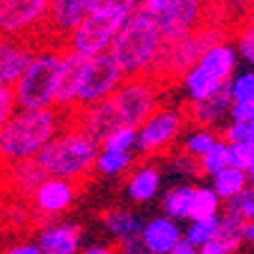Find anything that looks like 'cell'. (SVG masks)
Wrapping results in <instances>:
<instances>
[{"mask_svg":"<svg viewBox=\"0 0 254 254\" xmlns=\"http://www.w3.org/2000/svg\"><path fill=\"white\" fill-rule=\"evenodd\" d=\"M69 122V115L55 108L48 110H16L5 126H0V163L37 158L39 151Z\"/></svg>","mask_w":254,"mask_h":254,"instance_id":"6da1fadb","label":"cell"},{"mask_svg":"<svg viewBox=\"0 0 254 254\" xmlns=\"http://www.w3.org/2000/svg\"><path fill=\"white\" fill-rule=\"evenodd\" d=\"M101 151V144L83 133L73 122H66L53 140L39 151L37 163L46 172V177L64 179L78 184L94 172V160Z\"/></svg>","mask_w":254,"mask_h":254,"instance_id":"7a4b0ae2","label":"cell"},{"mask_svg":"<svg viewBox=\"0 0 254 254\" xmlns=\"http://www.w3.org/2000/svg\"><path fill=\"white\" fill-rule=\"evenodd\" d=\"M160 48L163 39L151 14H126L124 25L115 35L108 55L115 60L124 78H137L151 73Z\"/></svg>","mask_w":254,"mask_h":254,"instance_id":"3957f363","label":"cell"},{"mask_svg":"<svg viewBox=\"0 0 254 254\" xmlns=\"http://www.w3.org/2000/svg\"><path fill=\"white\" fill-rule=\"evenodd\" d=\"M64 48L60 44L53 46H37L28 69L14 85L18 110H48L55 108L58 85L62 76Z\"/></svg>","mask_w":254,"mask_h":254,"instance_id":"277c9868","label":"cell"},{"mask_svg":"<svg viewBox=\"0 0 254 254\" xmlns=\"http://www.w3.org/2000/svg\"><path fill=\"white\" fill-rule=\"evenodd\" d=\"M218 42H227V25L225 23H215V21H204V25L188 35L181 42L174 44H165L160 48L158 58H156L151 73L149 76L158 80L160 85L179 80L184 71H188L190 66L195 64L199 55L206 51L208 46Z\"/></svg>","mask_w":254,"mask_h":254,"instance_id":"5b68a950","label":"cell"},{"mask_svg":"<svg viewBox=\"0 0 254 254\" xmlns=\"http://www.w3.org/2000/svg\"><path fill=\"white\" fill-rule=\"evenodd\" d=\"M124 21H126V9L122 2L110 7V9H103V12H92L62 42V48L66 53H73L83 60L103 55L110 51L115 35L124 25Z\"/></svg>","mask_w":254,"mask_h":254,"instance_id":"8992f818","label":"cell"},{"mask_svg":"<svg viewBox=\"0 0 254 254\" xmlns=\"http://www.w3.org/2000/svg\"><path fill=\"white\" fill-rule=\"evenodd\" d=\"M119 126L140 128L163 106V85L151 76L124 78V83L110 96Z\"/></svg>","mask_w":254,"mask_h":254,"instance_id":"52a82bcc","label":"cell"},{"mask_svg":"<svg viewBox=\"0 0 254 254\" xmlns=\"http://www.w3.org/2000/svg\"><path fill=\"white\" fill-rule=\"evenodd\" d=\"M184 110L172 106H160L151 117L135 128V151L142 156H156L170 151L184 135L186 128Z\"/></svg>","mask_w":254,"mask_h":254,"instance_id":"ba28073f","label":"cell"},{"mask_svg":"<svg viewBox=\"0 0 254 254\" xmlns=\"http://www.w3.org/2000/svg\"><path fill=\"white\" fill-rule=\"evenodd\" d=\"M122 83H124V73L119 71V66L108 53L83 60L80 78H78L76 110L110 99Z\"/></svg>","mask_w":254,"mask_h":254,"instance_id":"9c48e42d","label":"cell"},{"mask_svg":"<svg viewBox=\"0 0 254 254\" xmlns=\"http://www.w3.org/2000/svg\"><path fill=\"white\" fill-rule=\"evenodd\" d=\"M208 12V0H172L160 12H156L154 23L165 44H174L192 35L199 25H204Z\"/></svg>","mask_w":254,"mask_h":254,"instance_id":"30bf717a","label":"cell"},{"mask_svg":"<svg viewBox=\"0 0 254 254\" xmlns=\"http://www.w3.org/2000/svg\"><path fill=\"white\" fill-rule=\"evenodd\" d=\"M51 0H0V35L35 42V32L46 28Z\"/></svg>","mask_w":254,"mask_h":254,"instance_id":"8fae6325","label":"cell"},{"mask_svg":"<svg viewBox=\"0 0 254 254\" xmlns=\"http://www.w3.org/2000/svg\"><path fill=\"white\" fill-rule=\"evenodd\" d=\"M78 197V186L64 181V179L48 177L42 181V186L30 197L32 215L42 220H53L62 213H66Z\"/></svg>","mask_w":254,"mask_h":254,"instance_id":"7c38bea8","label":"cell"},{"mask_svg":"<svg viewBox=\"0 0 254 254\" xmlns=\"http://www.w3.org/2000/svg\"><path fill=\"white\" fill-rule=\"evenodd\" d=\"M35 245L42 254H80L83 229L69 220H51L37 229Z\"/></svg>","mask_w":254,"mask_h":254,"instance_id":"4fadbf2b","label":"cell"},{"mask_svg":"<svg viewBox=\"0 0 254 254\" xmlns=\"http://www.w3.org/2000/svg\"><path fill=\"white\" fill-rule=\"evenodd\" d=\"M39 44L30 39H12L0 35V85L14 87L16 80L28 69L30 60Z\"/></svg>","mask_w":254,"mask_h":254,"instance_id":"5bb4252c","label":"cell"},{"mask_svg":"<svg viewBox=\"0 0 254 254\" xmlns=\"http://www.w3.org/2000/svg\"><path fill=\"white\" fill-rule=\"evenodd\" d=\"M89 14L87 0H51L48 5V16H46V28L55 44L62 46L66 37L80 25L85 16Z\"/></svg>","mask_w":254,"mask_h":254,"instance_id":"9a60e30c","label":"cell"},{"mask_svg":"<svg viewBox=\"0 0 254 254\" xmlns=\"http://www.w3.org/2000/svg\"><path fill=\"white\" fill-rule=\"evenodd\" d=\"M69 119L83 130V133H87L92 140L99 142V144L106 140L115 128H119V119H117V113H115L110 99L99 101L94 106L80 108V110H76Z\"/></svg>","mask_w":254,"mask_h":254,"instance_id":"2e32d148","label":"cell"},{"mask_svg":"<svg viewBox=\"0 0 254 254\" xmlns=\"http://www.w3.org/2000/svg\"><path fill=\"white\" fill-rule=\"evenodd\" d=\"M181 238H184L181 225L165 215H156V218L142 222L140 241L147 254H170Z\"/></svg>","mask_w":254,"mask_h":254,"instance_id":"e0dca14e","label":"cell"},{"mask_svg":"<svg viewBox=\"0 0 254 254\" xmlns=\"http://www.w3.org/2000/svg\"><path fill=\"white\" fill-rule=\"evenodd\" d=\"M46 177V172L42 170V165L35 158L30 160H16L5 165V174H2V188H7L16 199H30L42 181Z\"/></svg>","mask_w":254,"mask_h":254,"instance_id":"ac0fdd59","label":"cell"},{"mask_svg":"<svg viewBox=\"0 0 254 254\" xmlns=\"http://www.w3.org/2000/svg\"><path fill=\"white\" fill-rule=\"evenodd\" d=\"M229 108H231L229 92H227V85H222L208 99L199 101V103H188V110L184 115L192 124H197V128H215L222 122H227Z\"/></svg>","mask_w":254,"mask_h":254,"instance_id":"d6986e66","label":"cell"},{"mask_svg":"<svg viewBox=\"0 0 254 254\" xmlns=\"http://www.w3.org/2000/svg\"><path fill=\"white\" fill-rule=\"evenodd\" d=\"M238 62H241V60H238L236 51H234V44L218 42V44H213V46H208L206 51L199 55V60H197L195 64L199 66L201 71H206L211 78H215L218 83L225 85L227 80L236 73Z\"/></svg>","mask_w":254,"mask_h":254,"instance_id":"ffe728a7","label":"cell"},{"mask_svg":"<svg viewBox=\"0 0 254 254\" xmlns=\"http://www.w3.org/2000/svg\"><path fill=\"white\" fill-rule=\"evenodd\" d=\"M80 66L83 58L64 51V62H62V76L58 85V96H55V110L64 115L76 113V96H78V78H80Z\"/></svg>","mask_w":254,"mask_h":254,"instance_id":"44dd1931","label":"cell"},{"mask_svg":"<svg viewBox=\"0 0 254 254\" xmlns=\"http://www.w3.org/2000/svg\"><path fill=\"white\" fill-rule=\"evenodd\" d=\"M243 225L229 215H220V225L211 238H208L197 254H236L243 248Z\"/></svg>","mask_w":254,"mask_h":254,"instance_id":"7402d4cb","label":"cell"},{"mask_svg":"<svg viewBox=\"0 0 254 254\" xmlns=\"http://www.w3.org/2000/svg\"><path fill=\"white\" fill-rule=\"evenodd\" d=\"M160 184H163L160 170L156 165H151V163H147V165L135 167L128 174V179H126V195L135 204H147L154 197H158Z\"/></svg>","mask_w":254,"mask_h":254,"instance_id":"603a6c76","label":"cell"},{"mask_svg":"<svg viewBox=\"0 0 254 254\" xmlns=\"http://www.w3.org/2000/svg\"><path fill=\"white\" fill-rule=\"evenodd\" d=\"M101 225L108 231V236L115 238L117 243L128 241L133 236H140V231H142L140 215L124 206L106 208V211L101 213Z\"/></svg>","mask_w":254,"mask_h":254,"instance_id":"cb8c5ba5","label":"cell"},{"mask_svg":"<svg viewBox=\"0 0 254 254\" xmlns=\"http://www.w3.org/2000/svg\"><path fill=\"white\" fill-rule=\"evenodd\" d=\"M179 85H181V89H184V94L188 96L190 103H199V101L213 96L220 87H222V83H218L215 78H211L206 71H201L197 64H192L188 71L181 73Z\"/></svg>","mask_w":254,"mask_h":254,"instance_id":"d4e9b609","label":"cell"},{"mask_svg":"<svg viewBox=\"0 0 254 254\" xmlns=\"http://www.w3.org/2000/svg\"><path fill=\"white\" fill-rule=\"evenodd\" d=\"M192 190H195L192 184H177L167 188L163 195V215L174 222H188Z\"/></svg>","mask_w":254,"mask_h":254,"instance_id":"484cf974","label":"cell"},{"mask_svg":"<svg viewBox=\"0 0 254 254\" xmlns=\"http://www.w3.org/2000/svg\"><path fill=\"white\" fill-rule=\"evenodd\" d=\"M252 181L254 179H250L245 172L229 165L211 179V190L218 195L220 201H227V199H231V197H236L238 192H243L245 188H250Z\"/></svg>","mask_w":254,"mask_h":254,"instance_id":"4316f807","label":"cell"},{"mask_svg":"<svg viewBox=\"0 0 254 254\" xmlns=\"http://www.w3.org/2000/svg\"><path fill=\"white\" fill-rule=\"evenodd\" d=\"M222 201L218 195L211 190V186H195L192 190V199H190V211H188V222L190 220H204L220 215Z\"/></svg>","mask_w":254,"mask_h":254,"instance_id":"83f0119b","label":"cell"},{"mask_svg":"<svg viewBox=\"0 0 254 254\" xmlns=\"http://www.w3.org/2000/svg\"><path fill=\"white\" fill-rule=\"evenodd\" d=\"M133 163H135V154H122V151L101 149L94 160V172H99L101 177H119V174L130 172Z\"/></svg>","mask_w":254,"mask_h":254,"instance_id":"f1b7e54d","label":"cell"},{"mask_svg":"<svg viewBox=\"0 0 254 254\" xmlns=\"http://www.w3.org/2000/svg\"><path fill=\"white\" fill-rule=\"evenodd\" d=\"M218 140H220V133L215 128H192L190 133L184 135L181 151H184L186 156H190V158L199 160Z\"/></svg>","mask_w":254,"mask_h":254,"instance_id":"f546056e","label":"cell"},{"mask_svg":"<svg viewBox=\"0 0 254 254\" xmlns=\"http://www.w3.org/2000/svg\"><path fill=\"white\" fill-rule=\"evenodd\" d=\"M197 167H199V177H206V179H213L218 172L229 167V149H227V142H222V137H220L206 154L197 160Z\"/></svg>","mask_w":254,"mask_h":254,"instance_id":"4dcf8cb0","label":"cell"},{"mask_svg":"<svg viewBox=\"0 0 254 254\" xmlns=\"http://www.w3.org/2000/svg\"><path fill=\"white\" fill-rule=\"evenodd\" d=\"M227 92H229L231 103H254V71H236L227 80Z\"/></svg>","mask_w":254,"mask_h":254,"instance_id":"1f68e13d","label":"cell"},{"mask_svg":"<svg viewBox=\"0 0 254 254\" xmlns=\"http://www.w3.org/2000/svg\"><path fill=\"white\" fill-rule=\"evenodd\" d=\"M225 204V215L238 220V222H254V190L252 186L238 192L236 197L222 201Z\"/></svg>","mask_w":254,"mask_h":254,"instance_id":"d6a6232c","label":"cell"},{"mask_svg":"<svg viewBox=\"0 0 254 254\" xmlns=\"http://www.w3.org/2000/svg\"><path fill=\"white\" fill-rule=\"evenodd\" d=\"M220 215H222V213H220ZM220 215L204 218V220H190L188 227L184 229V241L199 250L201 245L215 234V229H218V225H220Z\"/></svg>","mask_w":254,"mask_h":254,"instance_id":"836d02e7","label":"cell"},{"mask_svg":"<svg viewBox=\"0 0 254 254\" xmlns=\"http://www.w3.org/2000/svg\"><path fill=\"white\" fill-rule=\"evenodd\" d=\"M32 220H35L32 208H28V204L23 199H14L0 208V225L9 227V229H23Z\"/></svg>","mask_w":254,"mask_h":254,"instance_id":"e575fe53","label":"cell"},{"mask_svg":"<svg viewBox=\"0 0 254 254\" xmlns=\"http://www.w3.org/2000/svg\"><path fill=\"white\" fill-rule=\"evenodd\" d=\"M227 149H229V165L254 179V142H236L227 144Z\"/></svg>","mask_w":254,"mask_h":254,"instance_id":"d590c367","label":"cell"},{"mask_svg":"<svg viewBox=\"0 0 254 254\" xmlns=\"http://www.w3.org/2000/svg\"><path fill=\"white\" fill-rule=\"evenodd\" d=\"M101 149H106V151H122V154H133V151H135V128H128V126L115 128L106 140L101 142Z\"/></svg>","mask_w":254,"mask_h":254,"instance_id":"8d00e7d4","label":"cell"},{"mask_svg":"<svg viewBox=\"0 0 254 254\" xmlns=\"http://www.w3.org/2000/svg\"><path fill=\"white\" fill-rule=\"evenodd\" d=\"M234 51H236L238 60H243L245 64H252L254 62V30H252V25L250 23L245 25V28L238 30Z\"/></svg>","mask_w":254,"mask_h":254,"instance_id":"74e56055","label":"cell"},{"mask_svg":"<svg viewBox=\"0 0 254 254\" xmlns=\"http://www.w3.org/2000/svg\"><path fill=\"white\" fill-rule=\"evenodd\" d=\"M222 142L236 144V142H254V124H243V122H227L222 130Z\"/></svg>","mask_w":254,"mask_h":254,"instance_id":"f35d334b","label":"cell"},{"mask_svg":"<svg viewBox=\"0 0 254 254\" xmlns=\"http://www.w3.org/2000/svg\"><path fill=\"white\" fill-rule=\"evenodd\" d=\"M16 110H18V106H16L14 89L7 87V85H0V126H5Z\"/></svg>","mask_w":254,"mask_h":254,"instance_id":"ab89813d","label":"cell"},{"mask_svg":"<svg viewBox=\"0 0 254 254\" xmlns=\"http://www.w3.org/2000/svg\"><path fill=\"white\" fill-rule=\"evenodd\" d=\"M172 170L177 172L179 177L184 179H192V177H199V167H197V160L186 156L184 151H179L174 158H172Z\"/></svg>","mask_w":254,"mask_h":254,"instance_id":"60d3db41","label":"cell"},{"mask_svg":"<svg viewBox=\"0 0 254 254\" xmlns=\"http://www.w3.org/2000/svg\"><path fill=\"white\" fill-rule=\"evenodd\" d=\"M227 122H243V124H254V103H231Z\"/></svg>","mask_w":254,"mask_h":254,"instance_id":"b9f144b4","label":"cell"},{"mask_svg":"<svg viewBox=\"0 0 254 254\" xmlns=\"http://www.w3.org/2000/svg\"><path fill=\"white\" fill-rule=\"evenodd\" d=\"M222 12L227 14H234V16H248L250 14V7H252V0H218Z\"/></svg>","mask_w":254,"mask_h":254,"instance_id":"7bdbcfd3","label":"cell"},{"mask_svg":"<svg viewBox=\"0 0 254 254\" xmlns=\"http://www.w3.org/2000/svg\"><path fill=\"white\" fill-rule=\"evenodd\" d=\"M0 254H42V252L35 245V241H16V243L5 245V248L0 250Z\"/></svg>","mask_w":254,"mask_h":254,"instance_id":"ee69618b","label":"cell"},{"mask_svg":"<svg viewBox=\"0 0 254 254\" xmlns=\"http://www.w3.org/2000/svg\"><path fill=\"white\" fill-rule=\"evenodd\" d=\"M115 250H117V254H147L144 248H142L140 236H133V238H128V241L117 243V248Z\"/></svg>","mask_w":254,"mask_h":254,"instance_id":"f6af8a7d","label":"cell"},{"mask_svg":"<svg viewBox=\"0 0 254 254\" xmlns=\"http://www.w3.org/2000/svg\"><path fill=\"white\" fill-rule=\"evenodd\" d=\"M80 254H117V250L113 245H106V243H94V245H87L80 250Z\"/></svg>","mask_w":254,"mask_h":254,"instance_id":"bcb514c9","label":"cell"},{"mask_svg":"<svg viewBox=\"0 0 254 254\" xmlns=\"http://www.w3.org/2000/svg\"><path fill=\"white\" fill-rule=\"evenodd\" d=\"M122 0H87V7H89V14L92 12H103V9H110V7L119 5Z\"/></svg>","mask_w":254,"mask_h":254,"instance_id":"7dc6e473","label":"cell"},{"mask_svg":"<svg viewBox=\"0 0 254 254\" xmlns=\"http://www.w3.org/2000/svg\"><path fill=\"white\" fill-rule=\"evenodd\" d=\"M170 254H197V248H192L190 243H186L184 238H181V241L174 245V250H172Z\"/></svg>","mask_w":254,"mask_h":254,"instance_id":"c3c4849f","label":"cell"},{"mask_svg":"<svg viewBox=\"0 0 254 254\" xmlns=\"http://www.w3.org/2000/svg\"><path fill=\"white\" fill-rule=\"evenodd\" d=\"M167 2H172V0H149V14L154 16V14L160 12V9H163Z\"/></svg>","mask_w":254,"mask_h":254,"instance_id":"681fc988","label":"cell"},{"mask_svg":"<svg viewBox=\"0 0 254 254\" xmlns=\"http://www.w3.org/2000/svg\"><path fill=\"white\" fill-rule=\"evenodd\" d=\"M243 241L245 243L254 241V222H245V225H243Z\"/></svg>","mask_w":254,"mask_h":254,"instance_id":"f907efd6","label":"cell"},{"mask_svg":"<svg viewBox=\"0 0 254 254\" xmlns=\"http://www.w3.org/2000/svg\"><path fill=\"white\" fill-rule=\"evenodd\" d=\"M0 192H2V181H0Z\"/></svg>","mask_w":254,"mask_h":254,"instance_id":"816d5d0a","label":"cell"}]
</instances>
